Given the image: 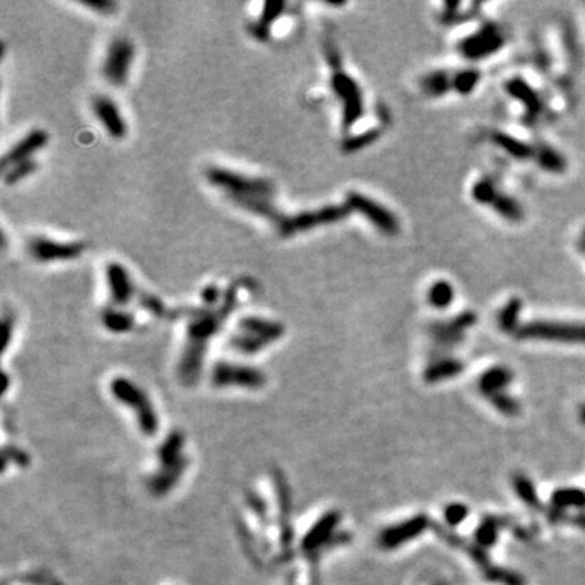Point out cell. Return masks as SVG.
I'll return each mask as SVG.
<instances>
[{
  "label": "cell",
  "instance_id": "33",
  "mask_svg": "<svg viewBox=\"0 0 585 585\" xmlns=\"http://www.w3.org/2000/svg\"><path fill=\"white\" fill-rule=\"evenodd\" d=\"M488 398H490L492 407H495L499 413L506 415V417H516V415H519L520 412L519 402H517L514 397H511L507 392L495 394Z\"/></svg>",
  "mask_w": 585,
  "mask_h": 585
},
{
  "label": "cell",
  "instance_id": "31",
  "mask_svg": "<svg viewBox=\"0 0 585 585\" xmlns=\"http://www.w3.org/2000/svg\"><path fill=\"white\" fill-rule=\"evenodd\" d=\"M522 311V301L512 300L502 307L499 314V325L506 332H516L519 328V317Z\"/></svg>",
  "mask_w": 585,
  "mask_h": 585
},
{
  "label": "cell",
  "instance_id": "28",
  "mask_svg": "<svg viewBox=\"0 0 585 585\" xmlns=\"http://www.w3.org/2000/svg\"><path fill=\"white\" fill-rule=\"evenodd\" d=\"M481 80V74L476 69H465L454 74V93L470 95L478 86Z\"/></svg>",
  "mask_w": 585,
  "mask_h": 585
},
{
  "label": "cell",
  "instance_id": "23",
  "mask_svg": "<svg viewBox=\"0 0 585 585\" xmlns=\"http://www.w3.org/2000/svg\"><path fill=\"white\" fill-rule=\"evenodd\" d=\"M101 322L112 333H126L135 324V319L130 312L122 311L119 307H107L101 312Z\"/></svg>",
  "mask_w": 585,
  "mask_h": 585
},
{
  "label": "cell",
  "instance_id": "22",
  "mask_svg": "<svg viewBox=\"0 0 585 585\" xmlns=\"http://www.w3.org/2000/svg\"><path fill=\"white\" fill-rule=\"evenodd\" d=\"M455 290L450 281L448 280H436L428 286L426 291V301L436 309H445L454 302Z\"/></svg>",
  "mask_w": 585,
  "mask_h": 585
},
{
  "label": "cell",
  "instance_id": "37",
  "mask_svg": "<svg viewBox=\"0 0 585 585\" xmlns=\"http://www.w3.org/2000/svg\"><path fill=\"white\" fill-rule=\"evenodd\" d=\"M80 4L83 7L95 10L96 13L100 15H112L117 10V4L112 2V0H80Z\"/></svg>",
  "mask_w": 585,
  "mask_h": 585
},
{
  "label": "cell",
  "instance_id": "17",
  "mask_svg": "<svg viewBox=\"0 0 585 585\" xmlns=\"http://www.w3.org/2000/svg\"><path fill=\"white\" fill-rule=\"evenodd\" d=\"M338 522H340V514L337 511H330L321 517L319 520L314 523V527L307 532V535L302 538V550L306 553H316L321 548H324L330 538L333 537V532L338 527Z\"/></svg>",
  "mask_w": 585,
  "mask_h": 585
},
{
  "label": "cell",
  "instance_id": "39",
  "mask_svg": "<svg viewBox=\"0 0 585 585\" xmlns=\"http://www.w3.org/2000/svg\"><path fill=\"white\" fill-rule=\"evenodd\" d=\"M12 332H13V317L7 314L5 312L4 317H2V338H4V350L8 347V342L10 338H12Z\"/></svg>",
  "mask_w": 585,
  "mask_h": 585
},
{
  "label": "cell",
  "instance_id": "13",
  "mask_svg": "<svg viewBox=\"0 0 585 585\" xmlns=\"http://www.w3.org/2000/svg\"><path fill=\"white\" fill-rule=\"evenodd\" d=\"M429 525L431 520L423 514L415 516L412 519L405 522L395 523V525L384 528L381 532L377 540L379 546H381L382 550H397V548L405 545V543L412 542L419 535H423L429 528Z\"/></svg>",
  "mask_w": 585,
  "mask_h": 585
},
{
  "label": "cell",
  "instance_id": "4",
  "mask_svg": "<svg viewBox=\"0 0 585 585\" xmlns=\"http://www.w3.org/2000/svg\"><path fill=\"white\" fill-rule=\"evenodd\" d=\"M205 177L213 187L222 189L228 197L234 195H259V197H274L275 184L267 177L248 176V174L231 171L222 166H208L205 169Z\"/></svg>",
  "mask_w": 585,
  "mask_h": 585
},
{
  "label": "cell",
  "instance_id": "20",
  "mask_svg": "<svg viewBox=\"0 0 585 585\" xmlns=\"http://www.w3.org/2000/svg\"><path fill=\"white\" fill-rule=\"evenodd\" d=\"M512 377H514V374H512L511 369L504 366H495L481 374L478 379V389L486 397H491L495 394L504 392L512 382Z\"/></svg>",
  "mask_w": 585,
  "mask_h": 585
},
{
  "label": "cell",
  "instance_id": "41",
  "mask_svg": "<svg viewBox=\"0 0 585 585\" xmlns=\"http://www.w3.org/2000/svg\"><path fill=\"white\" fill-rule=\"evenodd\" d=\"M581 422L585 424V405L581 408Z\"/></svg>",
  "mask_w": 585,
  "mask_h": 585
},
{
  "label": "cell",
  "instance_id": "36",
  "mask_svg": "<svg viewBox=\"0 0 585 585\" xmlns=\"http://www.w3.org/2000/svg\"><path fill=\"white\" fill-rule=\"evenodd\" d=\"M470 509L462 502H450V504L444 509V519L449 523L450 527H457L469 517Z\"/></svg>",
  "mask_w": 585,
  "mask_h": 585
},
{
  "label": "cell",
  "instance_id": "38",
  "mask_svg": "<svg viewBox=\"0 0 585 585\" xmlns=\"http://www.w3.org/2000/svg\"><path fill=\"white\" fill-rule=\"evenodd\" d=\"M223 296L224 292L218 288L217 285H207L205 288L202 290V302L205 304V307H208V309H215V306L218 304L220 301H223Z\"/></svg>",
  "mask_w": 585,
  "mask_h": 585
},
{
  "label": "cell",
  "instance_id": "24",
  "mask_svg": "<svg viewBox=\"0 0 585 585\" xmlns=\"http://www.w3.org/2000/svg\"><path fill=\"white\" fill-rule=\"evenodd\" d=\"M551 504L554 509H584L585 507V491L579 488H561L556 490L551 496Z\"/></svg>",
  "mask_w": 585,
  "mask_h": 585
},
{
  "label": "cell",
  "instance_id": "30",
  "mask_svg": "<svg viewBox=\"0 0 585 585\" xmlns=\"http://www.w3.org/2000/svg\"><path fill=\"white\" fill-rule=\"evenodd\" d=\"M381 137V129H369L361 133H356V135H350L345 138V142L342 143V150L345 153H355L363 150L364 147L371 145L372 142H376L377 138Z\"/></svg>",
  "mask_w": 585,
  "mask_h": 585
},
{
  "label": "cell",
  "instance_id": "3",
  "mask_svg": "<svg viewBox=\"0 0 585 585\" xmlns=\"http://www.w3.org/2000/svg\"><path fill=\"white\" fill-rule=\"evenodd\" d=\"M158 459H160V471L150 478V490L155 496H163L177 485L186 469L184 436L179 431H174L164 439L161 448L158 449Z\"/></svg>",
  "mask_w": 585,
  "mask_h": 585
},
{
  "label": "cell",
  "instance_id": "7",
  "mask_svg": "<svg viewBox=\"0 0 585 585\" xmlns=\"http://www.w3.org/2000/svg\"><path fill=\"white\" fill-rule=\"evenodd\" d=\"M332 69V91L342 101V124L345 129L353 126L363 117L364 98L358 81L343 70V64H337Z\"/></svg>",
  "mask_w": 585,
  "mask_h": 585
},
{
  "label": "cell",
  "instance_id": "15",
  "mask_svg": "<svg viewBox=\"0 0 585 585\" xmlns=\"http://www.w3.org/2000/svg\"><path fill=\"white\" fill-rule=\"evenodd\" d=\"M106 281L107 288H109L111 302L114 307H124L129 304L133 292H135L129 270L119 262H109L106 265Z\"/></svg>",
  "mask_w": 585,
  "mask_h": 585
},
{
  "label": "cell",
  "instance_id": "18",
  "mask_svg": "<svg viewBox=\"0 0 585 585\" xmlns=\"http://www.w3.org/2000/svg\"><path fill=\"white\" fill-rule=\"evenodd\" d=\"M231 202L238 205L239 208L246 210V212L255 215V217H260L270 222L276 228L281 223V220L285 218V213L280 212L278 207L271 202L270 197H259V195H234V197H228Z\"/></svg>",
  "mask_w": 585,
  "mask_h": 585
},
{
  "label": "cell",
  "instance_id": "14",
  "mask_svg": "<svg viewBox=\"0 0 585 585\" xmlns=\"http://www.w3.org/2000/svg\"><path fill=\"white\" fill-rule=\"evenodd\" d=\"M91 106H93L96 119L105 127L107 135L116 138V140H122L127 135V124L124 116H122L119 106L116 105L114 100H111L109 96L100 95L93 98Z\"/></svg>",
  "mask_w": 585,
  "mask_h": 585
},
{
  "label": "cell",
  "instance_id": "29",
  "mask_svg": "<svg viewBox=\"0 0 585 585\" xmlns=\"http://www.w3.org/2000/svg\"><path fill=\"white\" fill-rule=\"evenodd\" d=\"M38 171V163L34 160H27L15 163L12 166L5 169L4 181L7 186H17L18 182H22L23 179H27Z\"/></svg>",
  "mask_w": 585,
  "mask_h": 585
},
{
  "label": "cell",
  "instance_id": "26",
  "mask_svg": "<svg viewBox=\"0 0 585 585\" xmlns=\"http://www.w3.org/2000/svg\"><path fill=\"white\" fill-rule=\"evenodd\" d=\"M229 347L234 348L236 351L243 353V355H257L265 347H269V343L254 335H249V333L238 332L231 335Z\"/></svg>",
  "mask_w": 585,
  "mask_h": 585
},
{
  "label": "cell",
  "instance_id": "35",
  "mask_svg": "<svg viewBox=\"0 0 585 585\" xmlns=\"http://www.w3.org/2000/svg\"><path fill=\"white\" fill-rule=\"evenodd\" d=\"M285 8H286L285 2H265L264 7H262L260 17L257 22L260 25H264V27L270 28V25L275 23L276 20L281 17V13H283Z\"/></svg>",
  "mask_w": 585,
  "mask_h": 585
},
{
  "label": "cell",
  "instance_id": "10",
  "mask_svg": "<svg viewBox=\"0 0 585 585\" xmlns=\"http://www.w3.org/2000/svg\"><path fill=\"white\" fill-rule=\"evenodd\" d=\"M212 384L215 387H243L262 389L267 384V376L257 368L218 361L212 371Z\"/></svg>",
  "mask_w": 585,
  "mask_h": 585
},
{
  "label": "cell",
  "instance_id": "34",
  "mask_svg": "<svg viewBox=\"0 0 585 585\" xmlns=\"http://www.w3.org/2000/svg\"><path fill=\"white\" fill-rule=\"evenodd\" d=\"M138 304L155 317H164L168 314L164 302L158 296L152 295V292H138Z\"/></svg>",
  "mask_w": 585,
  "mask_h": 585
},
{
  "label": "cell",
  "instance_id": "5",
  "mask_svg": "<svg viewBox=\"0 0 585 585\" xmlns=\"http://www.w3.org/2000/svg\"><path fill=\"white\" fill-rule=\"evenodd\" d=\"M351 213L347 203L343 205H327L316 210H302L295 215H285L281 223L276 227V233L281 238H292V236L306 233V231L316 229L327 224H335L345 220Z\"/></svg>",
  "mask_w": 585,
  "mask_h": 585
},
{
  "label": "cell",
  "instance_id": "21",
  "mask_svg": "<svg viewBox=\"0 0 585 585\" xmlns=\"http://www.w3.org/2000/svg\"><path fill=\"white\" fill-rule=\"evenodd\" d=\"M464 371V363L460 359L445 358L429 364L424 371V381L428 384H438L452 379Z\"/></svg>",
  "mask_w": 585,
  "mask_h": 585
},
{
  "label": "cell",
  "instance_id": "27",
  "mask_svg": "<svg viewBox=\"0 0 585 585\" xmlns=\"http://www.w3.org/2000/svg\"><path fill=\"white\" fill-rule=\"evenodd\" d=\"M499 530H501V520L496 519V517H486V519L481 522L478 528L475 530L476 545L481 548H490L492 545H496L497 538H499Z\"/></svg>",
  "mask_w": 585,
  "mask_h": 585
},
{
  "label": "cell",
  "instance_id": "40",
  "mask_svg": "<svg viewBox=\"0 0 585 585\" xmlns=\"http://www.w3.org/2000/svg\"><path fill=\"white\" fill-rule=\"evenodd\" d=\"M571 523H574V525H577L581 528H585V514H577V516L571 517Z\"/></svg>",
  "mask_w": 585,
  "mask_h": 585
},
{
  "label": "cell",
  "instance_id": "2",
  "mask_svg": "<svg viewBox=\"0 0 585 585\" xmlns=\"http://www.w3.org/2000/svg\"><path fill=\"white\" fill-rule=\"evenodd\" d=\"M111 394L127 408L133 410L137 424L145 436H155L160 428V419L150 397L145 390L127 377H114L111 381Z\"/></svg>",
  "mask_w": 585,
  "mask_h": 585
},
{
  "label": "cell",
  "instance_id": "6",
  "mask_svg": "<svg viewBox=\"0 0 585 585\" xmlns=\"http://www.w3.org/2000/svg\"><path fill=\"white\" fill-rule=\"evenodd\" d=\"M516 335L519 340L585 345V324H579V322L535 321L519 325V328L516 330Z\"/></svg>",
  "mask_w": 585,
  "mask_h": 585
},
{
  "label": "cell",
  "instance_id": "32",
  "mask_svg": "<svg viewBox=\"0 0 585 585\" xmlns=\"http://www.w3.org/2000/svg\"><path fill=\"white\" fill-rule=\"evenodd\" d=\"M483 574L490 582H496L501 585H525V579H523L520 574L509 571V569L491 566L490 569H486Z\"/></svg>",
  "mask_w": 585,
  "mask_h": 585
},
{
  "label": "cell",
  "instance_id": "1",
  "mask_svg": "<svg viewBox=\"0 0 585 585\" xmlns=\"http://www.w3.org/2000/svg\"><path fill=\"white\" fill-rule=\"evenodd\" d=\"M238 304V285H229L224 291L222 306L215 309L195 311L187 325V342L179 359L177 376L182 384L194 386L199 381L203 368L205 350L208 342L220 330V327Z\"/></svg>",
  "mask_w": 585,
  "mask_h": 585
},
{
  "label": "cell",
  "instance_id": "8",
  "mask_svg": "<svg viewBox=\"0 0 585 585\" xmlns=\"http://www.w3.org/2000/svg\"><path fill=\"white\" fill-rule=\"evenodd\" d=\"M133 58H135V46L129 38L119 36V38L112 39L107 46L101 65V74L107 83L112 86L124 85L129 79Z\"/></svg>",
  "mask_w": 585,
  "mask_h": 585
},
{
  "label": "cell",
  "instance_id": "19",
  "mask_svg": "<svg viewBox=\"0 0 585 585\" xmlns=\"http://www.w3.org/2000/svg\"><path fill=\"white\" fill-rule=\"evenodd\" d=\"M238 328L239 332L249 333V335H254L260 338V340L274 343L285 335V327L276 321L265 319V317L259 316H246L241 317L238 321Z\"/></svg>",
  "mask_w": 585,
  "mask_h": 585
},
{
  "label": "cell",
  "instance_id": "12",
  "mask_svg": "<svg viewBox=\"0 0 585 585\" xmlns=\"http://www.w3.org/2000/svg\"><path fill=\"white\" fill-rule=\"evenodd\" d=\"M504 44V33L497 25L486 23L481 27L480 32L471 34L465 41L460 43V54L466 59L478 60L491 55Z\"/></svg>",
  "mask_w": 585,
  "mask_h": 585
},
{
  "label": "cell",
  "instance_id": "25",
  "mask_svg": "<svg viewBox=\"0 0 585 585\" xmlns=\"http://www.w3.org/2000/svg\"><path fill=\"white\" fill-rule=\"evenodd\" d=\"M512 486H514L516 495L519 496L530 509H540V497H538L537 488L527 475L517 473L514 480H512Z\"/></svg>",
  "mask_w": 585,
  "mask_h": 585
},
{
  "label": "cell",
  "instance_id": "16",
  "mask_svg": "<svg viewBox=\"0 0 585 585\" xmlns=\"http://www.w3.org/2000/svg\"><path fill=\"white\" fill-rule=\"evenodd\" d=\"M49 135L48 132L43 129H34L29 133H27L23 138L15 143V145L10 148V150L4 155L2 160V169H7L15 163L33 160V155L36 152L43 150V148L48 145Z\"/></svg>",
  "mask_w": 585,
  "mask_h": 585
},
{
  "label": "cell",
  "instance_id": "9",
  "mask_svg": "<svg viewBox=\"0 0 585 585\" xmlns=\"http://www.w3.org/2000/svg\"><path fill=\"white\" fill-rule=\"evenodd\" d=\"M345 203L350 207L351 212L363 215L374 228L381 231L387 236H395L400 231L398 218L395 217L394 212H390L387 207L379 203L366 194L350 191L347 192Z\"/></svg>",
  "mask_w": 585,
  "mask_h": 585
},
{
  "label": "cell",
  "instance_id": "11",
  "mask_svg": "<svg viewBox=\"0 0 585 585\" xmlns=\"http://www.w3.org/2000/svg\"><path fill=\"white\" fill-rule=\"evenodd\" d=\"M28 254L36 262L49 264V262H67L80 257L86 250L85 243L76 241H55L46 236H34L27 244Z\"/></svg>",
  "mask_w": 585,
  "mask_h": 585
}]
</instances>
